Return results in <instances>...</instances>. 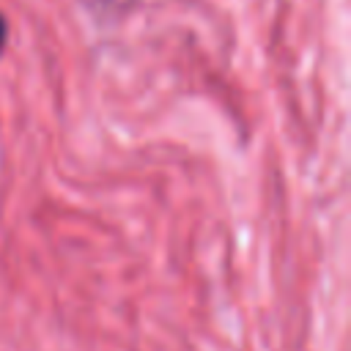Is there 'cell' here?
<instances>
[{
	"instance_id": "obj_1",
	"label": "cell",
	"mask_w": 351,
	"mask_h": 351,
	"mask_svg": "<svg viewBox=\"0 0 351 351\" xmlns=\"http://www.w3.org/2000/svg\"><path fill=\"white\" fill-rule=\"evenodd\" d=\"M5 33H8V27H5V19H3V14H0V52H3V47H5Z\"/></svg>"
}]
</instances>
